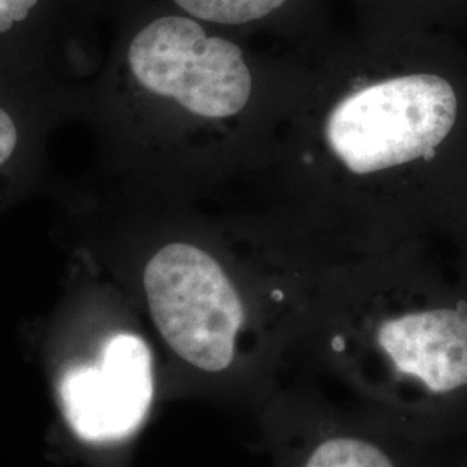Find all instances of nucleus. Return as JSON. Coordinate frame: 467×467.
Returning <instances> with one entry per match:
<instances>
[{
  "label": "nucleus",
  "mask_w": 467,
  "mask_h": 467,
  "mask_svg": "<svg viewBox=\"0 0 467 467\" xmlns=\"http://www.w3.org/2000/svg\"><path fill=\"white\" fill-rule=\"evenodd\" d=\"M457 118L451 85L409 75L370 85L341 100L327 119L334 154L355 173H372L433 152Z\"/></svg>",
  "instance_id": "obj_1"
},
{
  "label": "nucleus",
  "mask_w": 467,
  "mask_h": 467,
  "mask_svg": "<svg viewBox=\"0 0 467 467\" xmlns=\"http://www.w3.org/2000/svg\"><path fill=\"white\" fill-rule=\"evenodd\" d=\"M144 291L158 331L185 362L208 372L233 364L244 310L212 254L187 243L167 244L146 265Z\"/></svg>",
  "instance_id": "obj_2"
},
{
  "label": "nucleus",
  "mask_w": 467,
  "mask_h": 467,
  "mask_svg": "<svg viewBox=\"0 0 467 467\" xmlns=\"http://www.w3.org/2000/svg\"><path fill=\"white\" fill-rule=\"evenodd\" d=\"M129 67L142 88L196 117H233L250 99L241 49L191 17H160L144 26L129 47Z\"/></svg>",
  "instance_id": "obj_3"
},
{
  "label": "nucleus",
  "mask_w": 467,
  "mask_h": 467,
  "mask_svg": "<svg viewBox=\"0 0 467 467\" xmlns=\"http://www.w3.org/2000/svg\"><path fill=\"white\" fill-rule=\"evenodd\" d=\"M154 393L150 348L134 334H117L99 362L67 370L59 397L71 430L87 441H117L135 433Z\"/></svg>",
  "instance_id": "obj_4"
},
{
  "label": "nucleus",
  "mask_w": 467,
  "mask_h": 467,
  "mask_svg": "<svg viewBox=\"0 0 467 467\" xmlns=\"http://www.w3.org/2000/svg\"><path fill=\"white\" fill-rule=\"evenodd\" d=\"M378 343L401 374L414 376L433 393L467 384V314L430 310L386 320Z\"/></svg>",
  "instance_id": "obj_5"
},
{
  "label": "nucleus",
  "mask_w": 467,
  "mask_h": 467,
  "mask_svg": "<svg viewBox=\"0 0 467 467\" xmlns=\"http://www.w3.org/2000/svg\"><path fill=\"white\" fill-rule=\"evenodd\" d=\"M191 16L223 23L241 25L267 16L285 0H175Z\"/></svg>",
  "instance_id": "obj_6"
},
{
  "label": "nucleus",
  "mask_w": 467,
  "mask_h": 467,
  "mask_svg": "<svg viewBox=\"0 0 467 467\" xmlns=\"http://www.w3.org/2000/svg\"><path fill=\"white\" fill-rule=\"evenodd\" d=\"M305 467H395L388 455L368 441L334 438L318 445Z\"/></svg>",
  "instance_id": "obj_7"
},
{
  "label": "nucleus",
  "mask_w": 467,
  "mask_h": 467,
  "mask_svg": "<svg viewBox=\"0 0 467 467\" xmlns=\"http://www.w3.org/2000/svg\"><path fill=\"white\" fill-rule=\"evenodd\" d=\"M38 0H0V34L30 16Z\"/></svg>",
  "instance_id": "obj_8"
},
{
  "label": "nucleus",
  "mask_w": 467,
  "mask_h": 467,
  "mask_svg": "<svg viewBox=\"0 0 467 467\" xmlns=\"http://www.w3.org/2000/svg\"><path fill=\"white\" fill-rule=\"evenodd\" d=\"M19 142V130L13 115L0 106V168L15 154Z\"/></svg>",
  "instance_id": "obj_9"
}]
</instances>
